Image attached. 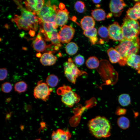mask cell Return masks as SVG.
<instances>
[{
	"label": "cell",
	"instance_id": "6da1fadb",
	"mask_svg": "<svg viewBox=\"0 0 140 140\" xmlns=\"http://www.w3.org/2000/svg\"><path fill=\"white\" fill-rule=\"evenodd\" d=\"M140 47V40L138 37L131 39L124 38L115 49L119 53L122 58L119 63L121 66L126 64L127 58L132 54H137Z\"/></svg>",
	"mask_w": 140,
	"mask_h": 140
},
{
	"label": "cell",
	"instance_id": "7a4b0ae2",
	"mask_svg": "<svg viewBox=\"0 0 140 140\" xmlns=\"http://www.w3.org/2000/svg\"><path fill=\"white\" fill-rule=\"evenodd\" d=\"M88 126L90 132L97 138H106L111 135L110 123L104 117L98 116L92 119L89 121Z\"/></svg>",
	"mask_w": 140,
	"mask_h": 140
},
{
	"label": "cell",
	"instance_id": "3957f363",
	"mask_svg": "<svg viewBox=\"0 0 140 140\" xmlns=\"http://www.w3.org/2000/svg\"><path fill=\"white\" fill-rule=\"evenodd\" d=\"M124 38L131 39L138 37L140 33V26L137 20L131 19L126 16L123 20L121 26Z\"/></svg>",
	"mask_w": 140,
	"mask_h": 140
},
{
	"label": "cell",
	"instance_id": "277c9868",
	"mask_svg": "<svg viewBox=\"0 0 140 140\" xmlns=\"http://www.w3.org/2000/svg\"><path fill=\"white\" fill-rule=\"evenodd\" d=\"M57 7L55 5L51 6L50 1L45 4L36 15L41 22H48L53 24L56 28L58 25L55 22Z\"/></svg>",
	"mask_w": 140,
	"mask_h": 140
},
{
	"label": "cell",
	"instance_id": "5b68a950",
	"mask_svg": "<svg viewBox=\"0 0 140 140\" xmlns=\"http://www.w3.org/2000/svg\"><path fill=\"white\" fill-rule=\"evenodd\" d=\"M57 92L58 95L61 96L62 102L69 107H72L80 100L79 96L72 91L69 86L63 85L58 89Z\"/></svg>",
	"mask_w": 140,
	"mask_h": 140
},
{
	"label": "cell",
	"instance_id": "8992f818",
	"mask_svg": "<svg viewBox=\"0 0 140 140\" xmlns=\"http://www.w3.org/2000/svg\"><path fill=\"white\" fill-rule=\"evenodd\" d=\"M21 12V16L28 24L31 29L36 31L38 27V24L41 22L36 15L27 10L23 8L20 1H15Z\"/></svg>",
	"mask_w": 140,
	"mask_h": 140
},
{
	"label": "cell",
	"instance_id": "52a82bcc",
	"mask_svg": "<svg viewBox=\"0 0 140 140\" xmlns=\"http://www.w3.org/2000/svg\"><path fill=\"white\" fill-rule=\"evenodd\" d=\"M64 74L68 80L72 83L75 84L78 76L86 73L79 70L74 64L72 59L69 58L64 65Z\"/></svg>",
	"mask_w": 140,
	"mask_h": 140
},
{
	"label": "cell",
	"instance_id": "ba28073f",
	"mask_svg": "<svg viewBox=\"0 0 140 140\" xmlns=\"http://www.w3.org/2000/svg\"><path fill=\"white\" fill-rule=\"evenodd\" d=\"M52 89L49 88L46 83L39 81L33 90V95L37 99H40L44 101L48 99Z\"/></svg>",
	"mask_w": 140,
	"mask_h": 140
},
{
	"label": "cell",
	"instance_id": "9c48e42d",
	"mask_svg": "<svg viewBox=\"0 0 140 140\" xmlns=\"http://www.w3.org/2000/svg\"><path fill=\"white\" fill-rule=\"evenodd\" d=\"M108 30L110 39L120 42L124 39L121 27L117 22H115L108 27Z\"/></svg>",
	"mask_w": 140,
	"mask_h": 140
},
{
	"label": "cell",
	"instance_id": "30bf717a",
	"mask_svg": "<svg viewBox=\"0 0 140 140\" xmlns=\"http://www.w3.org/2000/svg\"><path fill=\"white\" fill-rule=\"evenodd\" d=\"M75 32L74 29L71 26H63L58 33L60 42L63 44L69 43L73 38Z\"/></svg>",
	"mask_w": 140,
	"mask_h": 140
},
{
	"label": "cell",
	"instance_id": "8fae6325",
	"mask_svg": "<svg viewBox=\"0 0 140 140\" xmlns=\"http://www.w3.org/2000/svg\"><path fill=\"white\" fill-rule=\"evenodd\" d=\"M126 5L123 0H112L109 3L110 10L115 17H118L121 15Z\"/></svg>",
	"mask_w": 140,
	"mask_h": 140
},
{
	"label": "cell",
	"instance_id": "7c38bea8",
	"mask_svg": "<svg viewBox=\"0 0 140 140\" xmlns=\"http://www.w3.org/2000/svg\"><path fill=\"white\" fill-rule=\"evenodd\" d=\"M27 10L36 15L44 6V0H26L24 2Z\"/></svg>",
	"mask_w": 140,
	"mask_h": 140
},
{
	"label": "cell",
	"instance_id": "4fadbf2b",
	"mask_svg": "<svg viewBox=\"0 0 140 140\" xmlns=\"http://www.w3.org/2000/svg\"><path fill=\"white\" fill-rule=\"evenodd\" d=\"M45 37L46 41H50L52 44L55 45L60 47L61 46L59 38L58 33L57 32L56 29L54 30L44 32L39 31Z\"/></svg>",
	"mask_w": 140,
	"mask_h": 140
},
{
	"label": "cell",
	"instance_id": "5bb4252c",
	"mask_svg": "<svg viewBox=\"0 0 140 140\" xmlns=\"http://www.w3.org/2000/svg\"><path fill=\"white\" fill-rule=\"evenodd\" d=\"M56 12V23L58 26H64L68 19V11L66 8H65L63 9H57Z\"/></svg>",
	"mask_w": 140,
	"mask_h": 140
},
{
	"label": "cell",
	"instance_id": "9a60e30c",
	"mask_svg": "<svg viewBox=\"0 0 140 140\" xmlns=\"http://www.w3.org/2000/svg\"><path fill=\"white\" fill-rule=\"evenodd\" d=\"M57 58L52 54V52L50 51L43 54L41 56L40 61L44 66H50L54 64L56 62Z\"/></svg>",
	"mask_w": 140,
	"mask_h": 140
},
{
	"label": "cell",
	"instance_id": "2e32d148",
	"mask_svg": "<svg viewBox=\"0 0 140 140\" xmlns=\"http://www.w3.org/2000/svg\"><path fill=\"white\" fill-rule=\"evenodd\" d=\"M71 137L68 131L61 129L53 131L51 136L52 140H69Z\"/></svg>",
	"mask_w": 140,
	"mask_h": 140
},
{
	"label": "cell",
	"instance_id": "e0dca14e",
	"mask_svg": "<svg viewBox=\"0 0 140 140\" xmlns=\"http://www.w3.org/2000/svg\"><path fill=\"white\" fill-rule=\"evenodd\" d=\"M32 45L37 51L40 52L44 51L49 46H47L39 33L32 43Z\"/></svg>",
	"mask_w": 140,
	"mask_h": 140
},
{
	"label": "cell",
	"instance_id": "ac0fdd59",
	"mask_svg": "<svg viewBox=\"0 0 140 140\" xmlns=\"http://www.w3.org/2000/svg\"><path fill=\"white\" fill-rule=\"evenodd\" d=\"M126 13V16L131 19H140V2H137L133 7L129 8Z\"/></svg>",
	"mask_w": 140,
	"mask_h": 140
},
{
	"label": "cell",
	"instance_id": "d6986e66",
	"mask_svg": "<svg viewBox=\"0 0 140 140\" xmlns=\"http://www.w3.org/2000/svg\"><path fill=\"white\" fill-rule=\"evenodd\" d=\"M126 64L138 71L140 73V55L132 54L129 56L126 60Z\"/></svg>",
	"mask_w": 140,
	"mask_h": 140
},
{
	"label": "cell",
	"instance_id": "ffe728a7",
	"mask_svg": "<svg viewBox=\"0 0 140 140\" xmlns=\"http://www.w3.org/2000/svg\"><path fill=\"white\" fill-rule=\"evenodd\" d=\"M80 23L81 27L84 31L94 27L95 25L94 19L89 16L83 17L81 19Z\"/></svg>",
	"mask_w": 140,
	"mask_h": 140
},
{
	"label": "cell",
	"instance_id": "44dd1931",
	"mask_svg": "<svg viewBox=\"0 0 140 140\" xmlns=\"http://www.w3.org/2000/svg\"><path fill=\"white\" fill-rule=\"evenodd\" d=\"M109 60L112 63H119L122 58L119 53L113 47L109 48L107 51Z\"/></svg>",
	"mask_w": 140,
	"mask_h": 140
},
{
	"label": "cell",
	"instance_id": "7402d4cb",
	"mask_svg": "<svg viewBox=\"0 0 140 140\" xmlns=\"http://www.w3.org/2000/svg\"><path fill=\"white\" fill-rule=\"evenodd\" d=\"M13 20L16 23L19 29H23L28 30L31 29L28 24L22 18L21 16L18 15H15Z\"/></svg>",
	"mask_w": 140,
	"mask_h": 140
},
{
	"label": "cell",
	"instance_id": "603a6c76",
	"mask_svg": "<svg viewBox=\"0 0 140 140\" xmlns=\"http://www.w3.org/2000/svg\"><path fill=\"white\" fill-rule=\"evenodd\" d=\"M91 15L93 18L97 21L104 20L106 16V14L104 11L101 9L92 10Z\"/></svg>",
	"mask_w": 140,
	"mask_h": 140
},
{
	"label": "cell",
	"instance_id": "cb8c5ba5",
	"mask_svg": "<svg viewBox=\"0 0 140 140\" xmlns=\"http://www.w3.org/2000/svg\"><path fill=\"white\" fill-rule=\"evenodd\" d=\"M100 62L96 57L92 56L89 57L86 61V64L87 67L89 69H94L99 66Z\"/></svg>",
	"mask_w": 140,
	"mask_h": 140
},
{
	"label": "cell",
	"instance_id": "d4e9b609",
	"mask_svg": "<svg viewBox=\"0 0 140 140\" xmlns=\"http://www.w3.org/2000/svg\"><path fill=\"white\" fill-rule=\"evenodd\" d=\"M78 49V45L74 42H69L66 45L65 47L66 52L70 55H73L75 54Z\"/></svg>",
	"mask_w": 140,
	"mask_h": 140
},
{
	"label": "cell",
	"instance_id": "484cf974",
	"mask_svg": "<svg viewBox=\"0 0 140 140\" xmlns=\"http://www.w3.org/2000/svg\"><path fill=\"white\" fill-rule=\"evenodd\" d=\"M118 101L122 106L126 107L128 106L131 103V99L129 95L127 94H123L118 97Z\"/></svg>",
	"mask_w": 140,
	"mask_h": 140
},
{
	"label": "cell",
	"instance_id": "4316f807",
	"mask_svg": "<svg viewBox=\"0 0 140 140\" xmlns=\"http://www.w3.org/2000/svg\"><path fill=\"white\" fill-rule=\"evenodd\" d=\"M117 123L120 128L124 130L128 129L130 125V121L129 119L123 116L120 117L118 118Z\"/></svg>",
	"mask_w": 140,
	"mask_h": 140
},
{
	"label": "cell",
	"instance_id": "83f0119b",
	"mask_svg": "<svg viewBox=\"0 0 140 140\" xmlns=\"http://www.w3.org/2000/svg\"><path fill=\"white\" fill-rule=\"evenodd\" d=\"M98 33L104 40L107 42L109 41L110 38L108 30L106 27L103 26L100 27L98 29Z\"/></svg>",
	"mask_w": 140,
	"mask_h": 140
},
{
	"label": "cell",
	"instance_id": "f1b7e54d",
	"mask_svg": "<svg viewBox=\"0 0 140 140\" xmlns=\"http://www.w3.org/2000/svg\"><path fill=\"white\" fill-rule=\"evenodd\" d=\"M59 79L57 76L54 74H50L46 78V83L48 86L51 87H55L57 85Z\"/></svg>",
	"mask_w": 140,
	"mask_h": 140
},
{
	"label": "cell",
	"instance_id": "f546056e",
	"mask_svg": "<svg viewBox=\"0 0 140 140\" xmlns=\"http://www.w3.org/2000/svg\"><path fill=\"white\" fill-rule=\"evenodd\" d=\"M27 87V85L25 82L21 81L15 84L14 89L15 92L18 93H21L26 91Z\"/></svg>",
	"mask_w": 140,
	"mask_h": 140
},
{
	"label": "cell",
	"instance_id": "4dcf8cb0",
	"mask_svg": "<svg viewBox=\"0 0 140 140\" xmlns=\"http://www.w3.org/2000/svg\"><path fill=\"white\" fill-rule=\"evenodd\" d=\"M74 7L75 10L78 13H83L86 10L85 3L81 1H78L75 3Z\"/></svg>",
	"mask_w": 140,
	"mask_h": 140
},
{
	"label": "cell",
	"instance_id": "1f68e13d",
	"mask_svg": "<svg viewBox=\"0 0 140 140\" xmlns=\"http://www.w3.org/2000/svg\"><path fill=\"white\" fill-rule=\"evenodd\" d=\"M97 31L96 28L93 27L86 30L84 31L83 34L89 38L97 37Z\"/></svg>",
	"mask_w": 140,
	"mask_h": 140
},
{
	"label": "cell",
	"instance_id": "d6a6232c",
	"mask_svg": "<svg viewBox=\"0 0 140 140\" xmlns=\"http://www.w3.org/2000/svg\"><path fill=\"white\" fill-rule=\"evenodd\" d=\"M12 88V87L11 83L8 82H6L2 84L1 89L3 92L8 93L11 91Z\"/></svg>",
	"mask_w": 140,
	"mask_h": 140
},
{
	"label": "cell",
	"instance_id": "836d02e7",
	"mask_svg": "<svg viewBox=\"0 0 140 140\" xmlns=\"http://www.w3.org/2000/svg\"><path fill=\"white\" fill-rule=\"evenodd\" d=\"M74 62L76 65L81 66L85 62L84 58L83 56L78 54L75 57Z\"/></svg>",
	"mask_w": 140,
	"mask_h": 140
},
{
	"label": "cell",
	"instance_id": "e575fe53",
	"mask_svg": "<svg viewBox=\"0 0 140 140\" xmlns=\"http://www.w3.org/2000/svg\"><path fill=\"white\" fill-rule=\"evenodd\" d=\"M8 71L6 68H0V79L1 81L4 80L6 78L8 75Z\"/></svg>",
	"mask_w": 140,
	"mask_h": 140
},
{
	"label": "cell",
	"instance_id": "d590c367",
	"mask_svg": "<svg viewBox=\"0 0 140 140\" xmlns=\"http://www.w3.org/2000/svg\"><path fill=\"white\" fill-rule=\"evenodd\" d=\"M127 112V110L124 108L118 107L116 109L115 113L118 115H122L125 114Z\"/></svg>",
	"mask_w": 140,
	"mask_h": 140
},
{
	"label": "cell",
	"instance_id": "8d00e7d4",
	"mask_svg": "<svg viewBox=\"0 0 140 140\" xmlns=\"http://www.w3.org/2000/svg\"><path fill=\"white\" fill-rule=\"evenodd\" d=\"M89 39L91 44L93 45H94L97 41L98 38L97 37H96L89 38Z\"/></svg>",
	"mask_w": 140,
	"mask_h": 140
},
{
	"label": "cell",
	"instance_id": "74e56055",
	"mask_svg": "<svg viewBox=\"0 0 140 140\" xmlns=\"http://www.w3.org/2000/svg\"><path fill=\"white\" fill-rule=\"evenodd\" d=\"M59 7L60 9H64L65 7L64 5L62 3H60V4Z\"/></svg>",
	"mask_w": 140,
	"mask_h": 140
},
{
	"label": "cell",
	"instance_id": "f35d334b",
	"mask_svg": "<svg viewBox=\"0 0 140 140\" xmlns=\"http://www.w3.org/2000/svg\"><path fill=\"white\" fill-rule=\"evenodd\" d=\"M93 2L95 4H98L101 1V0H92Z\"/></svg>",
	"mask_w": 140,
	"mask_h": 140
},
{
	"label": "cell",
	"instance_id": "ab89813d",
	"mask_svg": "<svg viewBox=\"0 0 140 140\" xmlns=\"http://www.w3.org/2000/svg\"><path fill=\"white\" fill-rule=\"evenodd\" d=\"M30 35H31V36H33L34 35V34H35L34 32V31L30 30Z\"/></svg>",
	"mask_w": 140,
	"mask_h": 140
},
{
	"label": "cell",
	"instance_id": "60d3db41",
	"mask_svg": "<svg viewBox=\"0 0 140 140\" xmlns=\"http://www.w3.org/2000/svg\"><path fill=\"white\" fill-rule=\"evenodd\" d=\"M42 55L41 54L39 53H37V56L38 57H41Z\"/></svg>",
	"mask_w": 140,
	"mask_h": 140
},
{
	"label": "cell",
	"instance_id": "b9f144b4",
	"mask_svg": "<svg viewBox=\"0 0 140 140\" xmlns=\"http://www.w3.org/2000/svg\"><path fill=\"white\" fill-rule=\"evenodd\" d=\"M34 140H43L40 139H36Z\"/></svg>",
	"mask_w": 140,
	"mask_h": 140
}]
</instances>
